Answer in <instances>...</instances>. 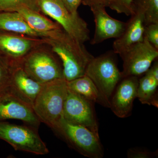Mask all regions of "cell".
<instances>
[{
    "label": "cell",
    "mask_w": 158,
    "mask_h": 158,
    "mask_svg": "<svg viewBox=\"0 0 158 158\" xmlns=\"http://www.w3.org/2000/svg\"><path fill=\"white\" fill-rule=\"evenodd\" d=\"M53 131L69 147L84 156L89 158L104 156L100 137L87 128L71 123L62 117Z\"/></svg>",
    "instance_id": "3"
},
{
    "label": "cell",
    "mask_w": 158,
    "mask_h": 158,
    "mask_svg": "<svg viewBox=\"0 0 158 158\" xmlns=\"http://www.w3.org/2000/svg\"><path fill=\"white\" fill-rule=\"evenodd\" d=\"M10 59L0 52V89L8 86L12 70L16 64L11 62Z\"/></svg>",
    "instance_id": "22"
},
{
    "label": "cell",
    "mask_w": 158,
    "mask_h": 158,
    "mask_svg": "<svg viewBox=\"0 0 158 158\" xmlns=\"http://www.w3.org/2000/svg\"><path fill=\"white\" fill-rule=\"evenodd\" d=\"M43 85L29 76L19 63H16L7 87L12 93L32 108Z\"/></svg>",
    "instance_id": "13"
},
{
    "label": "cell",
    "mask_w": 158,
    "mask_h": 158,
    "mask_svg": "<svg viewBox=\"0 0 158 158\" xmlns=\"http://www.w3.org/2000/svg\"><path fill=\"white\" fill-rule=\"evenodd\" d=\"M93 81L104 98L110 103L118 83L122 79L113 54L106 53L93 58L85 73Z\"/></svg>",
    "instance_id": "4"
},
{
    "label": "cell",
    "mask_w": 158,
    "mask_h": 158,
    "mask_svg": "<svg viewBox=\"0 0 158 158\" xmlns=\"http://www.w3.org/2000/svg\"><path fill=\"white\" fill-rule=\"evenodd\" d=\"M66 9L72 14H78L77 9L82 0H62Z\"/></svg>",
    "instance_id": "26"
},
{
    "label": "cell",
    "mask_w": 158,
    "mask_h": 158,
    "mask_svg": "<svg viewBox=\"0 0 158 158\" xmlns=\"http://www.w3.org/2000/svg\"><path fill=\"white\" fill-rule=\"evenodd\" d=\"M69 89L94 103L110 108V103L102 96L94 83L87 76L67 82Z\"/></svg>",
    "instance_id": "17"
},
{
    "label": "cell",
    "mask_w": 158,
    "mask_h": 158,
    "mask_svg": "<svg viewBox=\"0 0 158 158\" xmlns=\"http://www.w3.org/2000/svg\"><path fill=\"white\" fill-rule=\"evenodd\" d=\"M0 139L9 143L16 151L37 155H44L49 152L37 130L27 125L0 122Z\"/></svg>",
    "instance_id": "6"
},
{
    "label": "cell",
    "mask_w": 158,
    "mask_h": 158,
    "mask_svg": "<svg viewBox=\"0 0 158 158\" xmlns=\"http://www.w3.org/2000/svg\"><path fill=\"white\" fill-rule=\"evenodd\" d=\"M19 64L29 76L41 84L64 78L62 66L45 52H34Z\"/></svg>",
    "instance_id": "9"
},
{
    "label": "cell",
    "mask_w": 158,
    "mask_h": 158,
    "mask_svg": "<svg viewBox=\"0 0 158 158\" xmlns=\"http://www.w3.org/2000/svg\"><path fill=\"white\" fill-rule=\"evenodd\" d=\"M158 80L155 78L149 69L139 79L137 98L142 104L158 107Z\"/></svg>",
    "instance_id": "19"
},
{
    "label": "cell",
    "mask_w": 158,
    "mask_h": 158,
    "mask_svg": "<svg viewBox=\"0 0 158 158\" xmlns=\"http://www.w3.org/2000/svg\"><path fill=\"white\" fill-rule=\"evenodd\" d=\"M8 119L21 120L37 130L41 123L32 108L7 87L0 89V122Z\"/></svg>",
    "instance_id": "10"
},
{
    "label": "cell",
    "mask_w": 158,
    "mask_h": 158,
    "mask_svg": "<svg viewBox=\"0 0 158 158\" xmlns=\"http://www.w3.org/2000/svg\"><path fill=\"white\" fill-rule=\"evenodd\" d=\"M25 7L39 12L37 0H0V11H14L20 7Z\"/></svg>",
    "instance_id": "21"
},
{
    "label": "cell",
    "mask_w": 158,
    "mask_h": 158,
    "mask_svg": "<svg viewBox=\"0 0 158 158\" xmlns=\"http://www.w3.org/2000/svg\"><path fill=\"white\" fill-rule=\"evenodd\" d=\"M0 31L15 32L29 36H41L33 30L16 11H0Z\"/></svg>",
    "instance_id": "18"
},
{
    "label": "cell",
    "mask_w": 158,
    "mask_h": 158,
    "mask_svg": "<svg viewBox=\"0 0 158 158\" xmlns=\"http://www.w3.org/2000/svg\"><path fill=\"white\" fill-rule=\"evenodd\" d=\"M37 1L40 11L55 20L72 38L83 44L90 40L87 23L79 14L71 13L62 0Z\"/></svg>",
    "instance_id": "5"
},
{
    "label": "cell",
    "mask_w": 158,
    "mask_h": 158,
    "mask_svg": "<svg viewBox=\"0 0 158 158\" xmlns=\"http://www.w3.org/2000/svg\"><path fill=\"white\" fill-rule=\"evenodd\" d=\"M135 12L127 23L122 34L113 42V52L120 55L130 47L144 39V17L141 10L135 9Z\"/></svg>",
    "instance_id": "14"
},
{
    "label": "cell",
    "mask_w": 158,
    "mask_h": 158,
    "mask_svg": "<svg viewBox=\"0 0 158 158\" xmlns=\"http://www.w3.org/2000/svg\"><path fill=\"white\" fill-rule=\"evenodd\" d=\"M14 11L20 14L26 22L34 31L43 37H53L60 30L59 26L39 14V12L25 7H20Z\"/></svg>",
    "instance_id": "15"
},
{
    "label": "cell",
    "mask_w": 158,
    "mask_h": 158,
    "mask_svg": "<svg viewBox=\"0 0 158 158\" xmlns=\"http://www.w3.org/2000/svg\"><path fill=\"white\" fill-rule=\"evenodd\" d=\"M118 83L110 99V108L119 118L128 117L131 114L133 103L137 97L139 78L126 77Z\"/></svg>",
    "instance_id": "11"
},
{
    "label": "cell",
    "mask_w": 158,
    "mask_h": 158,
    "mask_svg": "<svg viewBox=\"0 0 158 158\" xmlns=\"http://www.w3.org/2000/svg\"><path fill=\"white\" fill-rule=\"evenodd\" d=\"M133 7L144 13V26L158 23V0H134Z\"/></svg>",
    "instance_id": "20"
},
{
    "label": "cell",
    "mask_w": 158,
    "mask_h": 158,
    "mask_svg": "<svg viewBox=\"0 0 158 158\" xmlns=\"http://www.w3.org/2000/svg\"><path fill=\"white\" fill-rule=\"evenodd\" d=\"M53 51L62 61L64 79L67 82L85 75L88 65L94 56L81 43L60 30L51 37Z\"/></svg>",
    "instance_id": "1"
},
{
    "label": "cell",
    "mask_w": 158,
    "mask_h": 158,
    "mask_svg": "<svg viewBox=\"0 0 158 158\" xmlns=\"http://www.w3.org/2000/svg\"><path fill=\"white\" fill-rule=\"evenodd\" d=\"M111 1V0H82V4L89 7L98 6L106 8L109 7Z\"/></svg>",
    "instance_id": "27"
},
{
    "label": "cell",
    "mask_w": 158,
    "mask_h": 158,
    "mask_svg": "<svg viewBox=\"0 0 158 158\" xmlns=\"http://www.w3.org/2000/svg\"><path fill=\"white\" fill-rule=\"evenodd\" d=\"M157 156L158 151L152 152L148 150L135 148L129 149L127 152L128 158H152Z\"/></svg>",
    "instance_id": "25"
},
{
    "label": "cell",
    "mask_w": 158,
    "mask_h": 158,
    "mask_svg": "<svg viewBox=\"0 0 158 158\" xmlns=\"http://www.w3.org/2000/svg\"><path fill=\"white\" fill-rule=\"evenodd\" d=\"M123 61L122 79L144 74L158 59V50L144 38L119 55Z\"/></svg>",
    "instance_id": "8"
},
{
    "label": "cell",
    "mask_w": 158,
    "mask_h": 158,
    "mask_svg": "<svg viewBox=\"0 0 158 158\" xmlns=\"http://www.w3.org/2000/svg\"><path fill=\"white\" fill-rule=\"evenodd\" d=\"M144 38L158 50V23H152L144 26Z\"/></svg>",
    "instance_id": "24"
},
{
    "label": "cell",
    "mask_w": 158,
    "mask_h": 158,
    "mask_svg": "<svg viewBox=\"0 0 158 158\" xmlns=\"http://www.w3.org/2000/svg\"><path fill=\"white\" fill-rule=\"evenodd\" d=\"M94 102L68 88L64 103L63 118L71 123L87 128L99 137Z\"/></svg>",
    "instance_id": "7"
},
{
    "label": "cell",
    "mask_w": 158,
    "mask_h": 158,
    "mask_svg": "<svg viewBox=\"0 0 158 158\" xmlns=\"http://www.w3.org/2000/svg\"><path fill=\"white\" fill-rule=\"evenodd\" d=\"M133 1L134 0H111L108 7L117 13L131 16L135 12Z\"/></svg>",
    "instance_id": "23"
},
{
    "label": "cell",
    "mask_w": 158,
    "mask_h": 158,
    "mask_svg": "<svg viewBox=\"0 0 158 158\" xmlns=\"http://www.w3.org/2000/svg\"><path fill=\"white\" fill-rule=\"evenodd\" d=\"M68 92L67 81L56 79L43 84L33 104L32 109L40 121L53 131L63 117Z\"/></svg>",
    "instance_id": "2"
},
{
    "label": "cell",
    "mask_w": 158,
    "mask_h": 158,
    "mask_svg": "<svg viewBox=\"0 0 158 158\" xmlns=\"http://www.w3.org/2000/svg\"><path fill=\"white\" fill-rule=\"evenodd\" d=\"M90 7L95 23L94 35L90 41L91 44H99L111 38L116 39L122 34L127 23L110 16L104 7L95 6Z\"/></svg>",
    "instance_id": "12"
},
{
    "label": "cell",
    "mask_w": 158,
    "mask_h": 158,
    "mask_svg": "<svg viewBox=\"0 0 158 158\" xmlns=\"http://www.w3.org/2000/svg\"><path fill=\"white\" fill-rule=\"evenodd\" d=\"M32 46L31 40L0 31V52L11 59L25 55Z\"/></svg>",
    "instance_id": "16"
},
{
    "label": "cell",
    "mask_w": 158,
    "mask_h": 158,
    "mask_svg": "<svg viewBox=\"0 0 158 158\" xmlns=\"http://www.w3.org/2000/svg\"></svg>",
    "instance_id": "28"
}]
</instances>
